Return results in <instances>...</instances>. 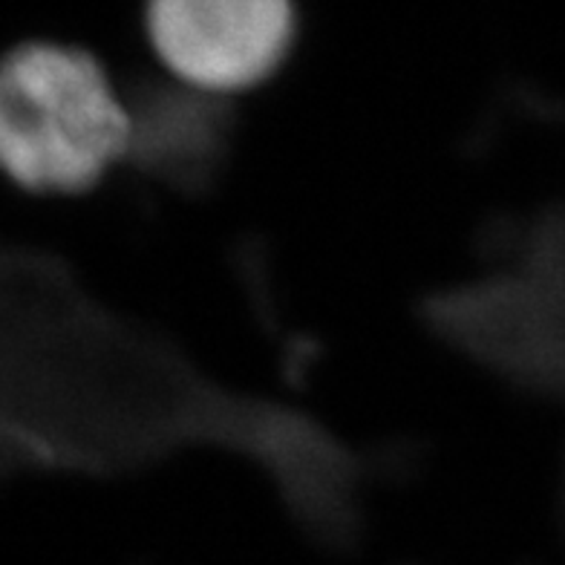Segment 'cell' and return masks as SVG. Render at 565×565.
<instances>
[{"label":"cell","instance_id":"6da1fadb","mask_svg":"<svg viewBox=\"0 0 565 565\" xmlns=\"http://www.w3.org/2000/svg\"><path fill=\"white\" fill-rule=\"evenodd\" d=\"M134 113L87 50L23 44L0 55V173L32 194L98 185L130 157Z\"/></svg>","mask_w":565,"mask_h":565},{"label":"cell","instance_id":"7a4b0ae2","mask_svg":"<svg viewBox=\"0 0 565 565\" xmlns=\"http://www.w3.org/2000/svg\"><path fill=\"white\" fill-rule=\"evenodd\" d=\"M145 32L179 84L223 98L268 82L298 41V15L277 0H162Z\"/></svg>","mask_w":565,"mask_h":565},{"label":"cell","instance_id":"3957f363","mask_svg":"<svg viewBox=\"0 0 565 565\" xmlns=\"http://www.w3.org/2000/svg\"><path fill=\"white\" fill-rule=\"evenodd\" d=\"M130 153L150 173L177 185H200L214 177L228 145L223 107L214 96L179 84L171 93H148L145 105L130 107Z\"/></svg>","mask_w":565,"mask_h":565}]
</instances>
